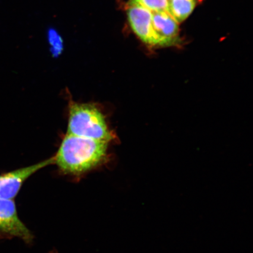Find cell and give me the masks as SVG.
I'll return each instance as SVG.
<instances>
[{
  "instance_id": "30bf717a",
  "label": "cell",
  "mask_w": 253,
  "mask_h": 253,
  "mask_svg": "<svg viewBox=\"0 0 253 253\" xmlns=\"http://www.w3.org/2000/svg\"><path fill=\"white\" fill-rule=\"evenodd\" d=\"M53 253V252H52V253Z\"/></svg>"
},
{
  "instance_id": "5b68a950",
  "label": "cell",
  "mask_w": 253,
  "mask_h": 253,
  "mask_svg": "<svg viewBox=\"0 0 253 253\" xmlns=\"http://www.w3.org/2000/svg\"><path fill=\"white\" fill-rule=\"evenodd\" d=\"M126 15L131 29L142 42L158 45L157 37L152 25V12L138 5H127Z\"/></svg>"
},
{
  "instance_id": "3957f363",
  "label": "cell",
  "mask_w": 253,
  "mask_h": 253,
  "mask_svg": "<svg viewBox=\"0 0 253 253\" xmlns=\"http://www.w3.org/2000/svg\"><path fill=\"white\" fill-rule=\"evenodd\" d=\"M54 162L53 156L35 165L2 174L0 175V198L14 200L28 178L38 170Z\"/></svg>"
},
{
  "instance_id": "ba28073f",
  "label": "cell",
  "mask_w": 253,
  "mask_h": 253,
  "mask_svg": "<svg viewBox=\"0 0 253 253\" xmlns=\"http://www.w3.org/2000/svg\"><path fill=\"white\" fill-rule=\"evenodd\" d=\"M138 5L151 12L167 11L169 0H129L127 5Z\"/></svg>"
},
{
  "instance_id": "277c9868",
  "label": "cell",
  "mask_w": 253,
  "mask_h": 253,
  "mask_svg": "<svg viewBox=\"0 0 253 253\" xmlns=\"http://www.w3.org/2000/svg\"><path fill=\"white\" fill-rule=\"evenodd\" d=\"M0 232L25 243L33 241V234L19 218L14 200L0 198Z\"/></svg>"
},
{
  "instance_id": "8992f818",
  "label": "cell",
  "mask_w": 253,
  "mask_h": 253,
  "mask_svg": "<svg viewBox=\"0 0 253 253\" xmlns=\"http://www.w3.org/2000/svg\"><path fill=\"white\" fill-rule=\"evenodd\" d=\"M152 25L158 46H171L179 42L178 23L167 11L152 12Z\"/></svg>"
},
{
  "instance_id": "6da1fadb",
  "label": "cell",
  "mask_w": 253,
  "mask_h": 253,
  "mask_svg": "<svg viewBox=\"0 0 253 253\" xmlns=\"http://www.w3.org/2000/svg\"><path fill=\"white\" fill-rule=\"evenodd\" d=\"M109 142L66 134L54 156V164L65 174L81 175L106 160Z\"/></svg>"
},
{
  "instance_id": "52a82bcc",
  "label": "cell",
  "mask_w": 253,
  "mask_h": 253,
  "mask_svg": "<svg viewBox=\"0 0 253 253\" xmlns=\"http://www.w3.org/2000/svg\"><path fill=\"white\" fill-rule=\"evenodd\" d=\"M202 0H169L167 12L177 23L186 20L194 11L198 2Z\"/></svg>"
},
{
  "instance_id": "9c48e42d",
  "label": "cell",
  "mask_w": 253,
  "mask_h": 253,
  "mask_svg": "<svg viewBox=\"0 0 253 253\" xmlns=\"http://www.w3.org/2000/svg\"><path fill=\"white\" fill-rule=\"evenodd\" d=\"M49 39L52 46L53 51L56 53L61 52L62 47L61 37L56 33L55 31L52 30L49 33Z\"/></svg>"
},
{
  "instance_id": "7a4b0ae2",
  "label": "cell",
  "mask_w": 253,
  "mask_h": 253,
  "mask_svg": "<svg viewBox=\"0 0 253 253\" xmlns=\"http://www.w3.org/2000/svg\"><path fill=\"white\" fill-rule=\"evenodd\" d=\"M67 134L109 142L115 138L102 112L88 103H71Z\"/></svg>"
}]
</instances>
